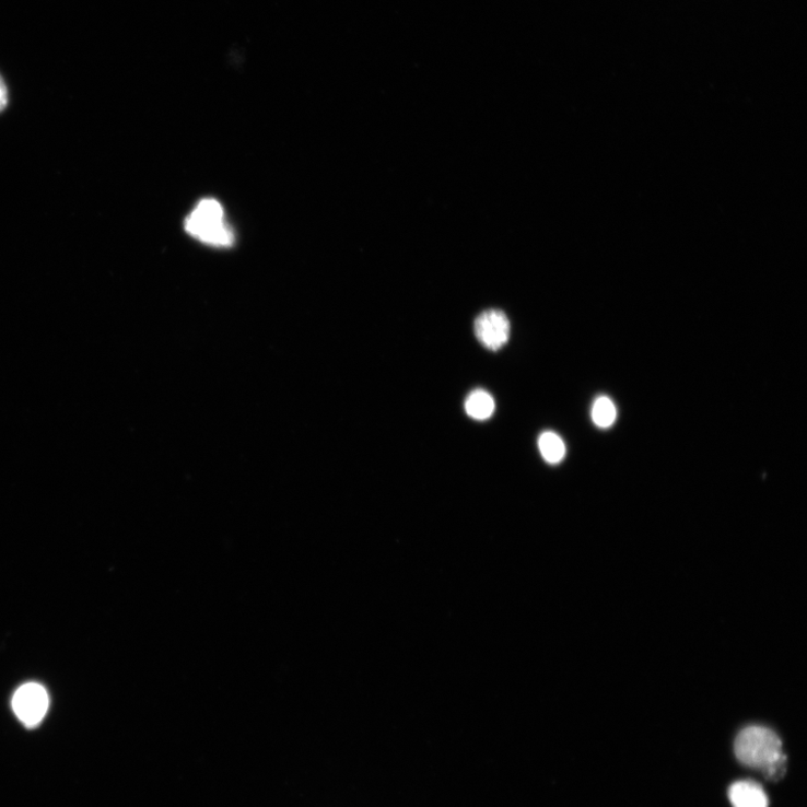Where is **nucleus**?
Returning a JSON list of instances; mask_svg holds the SVG:
<instances>
[{
	"instance_id": "39448f33",
	"label": "nucleus",
	"mask_w": 807,
	"mask_h": 807,
	"mask_svg": "<svg viewBox=\"0 0 807 807\" xmlns=\"http://www.w3.org/2000/svg\"><path fill=\"white\" fill-rule=\"evenodd\" d=\"M729 799L734 807H769V797L762 787L750 781L735 783L729 788Z\"/></svg>"
},
{
	"instance_id": "1a4fd4ad",
	"label": "nucleus",
	"mask_w": 807,
	"mask_h": 807,
	"mask_svg": "<svg viewBox=\"0 0 807 807\" xmlns=\"http://www.w3.org/2000/svg\"><path fill=\"white\" fill-rule=\"evenodd\" d=\"M8 105H9L8 85L4 79L2 78V75H0V113H2L8 107Z\"/></svg>"
},
{
	"instance_id": "20e7f679",
	"label": "nucleus",
	"mask_w": 807,
	"mask_h": 807,
	"mask_svg": "<svg viewBox=\"0 0 807 807\" xmlns=\"http://www.w3.org/2000/svg\"><path fill=\"white\" fill-rule=\"evenodd\" d=\"M13 707L20 721L27 727L37 726L47 713L49 697L45 689L36 683L21 687L14 698Z\"/></svg>"
},
{
	"instance_id": "f03ea898",
	"label": "nucleus",
	"mask_w": 807,
	"mask_h": 807,
	"mask_svg": "<svg viewBox=\"0 0 807 807\" xmlns=\"http://www.w3.org/2000/svg\"><path fill=\"white\" fill-rule=\"evenodd\" d=\"M186 231L199 242L218 248L235 243L234 233L224 221L223 209L214 199L199 202L186 221Z\"/></svg>"
},
{
	"instance_id": "6e6552de",
	"label": "nucleus",
	"mask_w": 807,
	"mask_h": 807,
	"mask_svg": "<svg viewBox=\"0 0 807 807\" xmlns=\"http://www.w3.org/2000/svg\"><path fill=\"white\" fill-rule=\"evenodd\" d=\"M593 421L600 429L610 428L617 419V410L610 398L599 397L593 408Z\"/></svg>"
},
{
	"instance_id": "7ed1b4c3",
	"label": "nucleus",
	"mask_w": 807,
	"mask_h": 807,
	"mask_svg": "<svg viewBox=\"0 0 807 807\" xmlns=\"http://www.w3.org/2000/svg\"><path fill=\"white\" fill-rule=\"evenodd\" d=\"M475 335L491 351L502 349L511 338V323L501 309H487L475 321Z\"/></svg>"
},
{
	"instance_id": "423d86ee",
	"label": "nucleus",
	"mask_w": 807,
	"mask_h": 807,
	"mask_svg": "<svg viewBox=\"0 0 807 807\" xmlns=\"http://www.w3.org/2000/svg\"><path fill=\"white\" fill-rule=\"evenodd\" d=\"M495 399L483 389H475L471 391L466 401L465 410L468 417L476 421H486L495 412Z\"/></svg>"
},
{
	"instance_id": "f257e3e1",
	"label": "nucleus",
	"mask_w": 807,
	"mask_h": 807,
	"mask_svg": "<svg viewBox=\"0 0 807 807\" xmlns=\"http://www.w3.org/2000/svg\"><path fill=\"white\" fill-rule=\"evenodd\" d=\"M735 752L741 764L764 772L786 757L780 737L761 726L742 729L736 738Z\"/></svg>"
},
{
	"instance_id": "0eeeda50",
	"label": "nucleus",
	"mask_w": 807,
	"mask_h": 807,
	"mask_svg": "<svg viewBox=\"0 0 807 807\" xmlns=\"http://www.w3.org/2000/svg\"><path fill=\"white\" fill-rule=\"evenodd\" d=\"M538 448L543 459L550 465L560 464L565 457V444L561 436L548 431L538 438Z\"/></svg>"
}]
</instances>
